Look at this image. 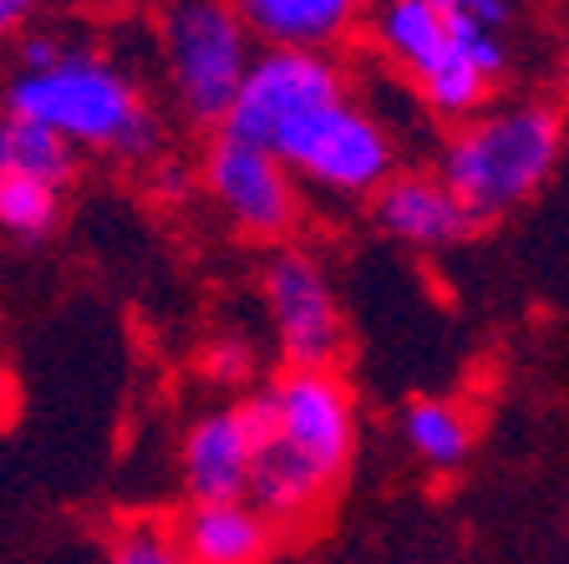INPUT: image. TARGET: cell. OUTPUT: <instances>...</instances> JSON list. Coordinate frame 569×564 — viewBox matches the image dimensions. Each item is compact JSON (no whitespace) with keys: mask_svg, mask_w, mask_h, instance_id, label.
I'll return each mask as SVG.
<instances>
[{"mask_svg":"<svg viewBox=\"0 0 569 564\" xmlns=\"http://www.w3.org/2000/svg\"><path fill=\"white\" fill-rule=\"evenodd\" d=\"M371 41L412 77L438 118H473L509 71L503 36L483 31L462 0H391L371 11Z\"/></svg>","mask_w":569,"mask_h":564,"instance_id":"3","label":"cell"},{"mask_svg":"<svg viewBox=\"0 0 569 564\" xmlns=\"http://www.w3.org/2000/svg\"><path fill=\"white\" fill-rule=\"evenodd\" d=\"M183 564H264L280 544L260 508L239 504H189L168 524Z\"/></svg>","mask_w":569,"mask_h":564,"instance_id":"11","label":"cell"},{"mask_svg":"<svg viewBox=\"0 0 569 564\" xmlns=\"http://www.w3.org/2000/svg\"><path fill=\"white\" fill-rule=\"evenodd\" d=\"M377 224L391 239L417 249H438L473 235V224L462 219L452 194L438 184V174H391L377 188Z\"/></svg>","mask_w":569,"mask_h":564,"instance_id":"12","label":"cell"},{"mask_svg":"<svg viewBox=\"0 0 569 564\" xmlns=\"http://www.w3.org/2000/svg\"><path fill=\"white\" fill-rule=\"evenodd\" d=\"M254 463L244 504L280 540L320 524L356 453V402L336 372H280L264 397H249Z\"/></svg>","mask_w":569,"mask_h":564,"instance_id":"1","label":"cell"},{"mask_svg":"<svg viewBox=\"0 0 569 564\" xmlns=\"http://www.w3.org/2000/svg\"><path fill=\"white\" fill-rule=\"evenodd\" d=\"M249 463H254L249 402L193 417L189 433H183V488H189V504H239L249 488Z\"/></svg>","mask_w":569,"mask_h":564,"instance_id":"10","label":"cell"},{"mask_svg":"<svg viewBox=\"0 0 569 564\" xmlns=\"http://www.w3.org/2000/svg\"><path fill=\"white\" fill-rule=\"evenodd\" d=\"M234 11L249 36L270 41V51H310V57H326V47L346 41L361 21L356 0H244Z\"/></svg>","mask_w":569,"mask_h":564,"instance_id":"13","label":"cell"},{"mask_svg":"<svg viewBox=\"0 0 569 564\" xmlns=\"http://www.w3.org/2000/svg\"><path fill=\"white\" fill-rule=\"evenodd\" d=\"M264 300L284 372H336L346 352V320L316 255L296 245L280 249L264 270Z\"/></svg>","mask_w":569,"mask_h":564,"instance_id":"8","label":"cell"},{"mask_svg":"<svg viewBox=\"0 0 569 564\" xmlns=\"http://www.w3.org/2000/svg\"><path fill=\"white\" fill-rule=\"evenodd\" d=\"M565 154V112L555 102H513L468 118L442 148L438 184L452 194L462 219L483 229L519 209L555 174Z\"/></svg>","mask_w":569,"mask_h":564,"instance_id":"4","label":"cell"},{"mask_svg":"<svg viewBox=\"0 0 569 564\" xmlns=\"http://www.w3.org/2000/svg\"><path fill=\"white\" fill-rule=\"evenodd\" d=\"M274 164L300 168L310 184L336 188V194H371L391 178V138L367 107L351 97L310 112L306 122L284 132L270 148Z\"/></svg>","mask_w":569,"mask_h":564,"instance_id":"7","label":"cell"},{"mask_svg":"<svg viewBox=\"0 0 569 564\" xmlns=\"http://www.w3.org/2000/svg\"><path fill=\"white\" fill-rule=\"evenodd\" d=\"M26 21H31V6H26V0H0V41L21 36Z\"/></svg>","mask_w":569,"mask_h":564,"instance_id":"19","label":"cell"},{"mask_svg":"<svg viewBox=\"0 0 569 564\" xmlns=\"http://www.w3.org/2000/svg\"><path fill=\"white\" fill-rule=\"evenodd\" d=\"M559 112L569 118V36H565V51H559Z\"/></svg>","mask_w":569,"mask_h":564,"instance_id":"20","label":"cell"},{"mask_svg":"<svg viewBox=\"0 0 569 564\" xmlns=\"http://www.w3.org/2000/svg\"><path fill=\"white\" fill-rule=\"evenodd\" d=\"M102 564H183V554H178L168 524H158V518H132V524H122V530L112 534Z\"/></svg>","mask_w":569,"mask_h":564,"instance_id":"17","label":"cell"},{"mask_svg":"<svg viewBox=\"0 0 569 564\" xmlns=\"http://www.w3.org/2000/svg\"><path fill=\"white\" fill-rule=\"evenodd\" d=\"M6 112L57 132L71 154L102 148L118 158H153L163 148V128L128 71L102 51L71 47L47 31L21 36Z\"/></svg>","mask_w":569,"mask_h":564,"instance_id":"2","label":"cell"},{"mask_svg":"<svg viewBox=\"0 0 569 564\" xmlns=\"http://www.w3.org/2000/svg\"><path fill=\"white\" fill-rule=\"evenodd\" d=\"M163 41V67L183 118L199 128H219L234 102L239 82L249 71V31L234 6H213V0H183L168 6L158 21Z\"/></svg>","mask_w":569,"mask_h":564,"instance_id":"5","label":"cell"},{"mask_svg":"<svg viewBox=\"0 0 569 564\" xmlns=\"http://www.w3.org/2000/svg\"><path fill=\"white\" fill-rule=\"evenodd\" d=\"M61 219V188L26 184V178H0V235L11 239H47Z\"/></svg>","mask_w":569,"mask_h":564,"instance_id":"16","label":"cell"},{"mask_svg":"<svg viewBox=\"0 0 569 564\" xmlns=\"http://www.w3.org/2000/svg\"><path fill=\"white\" fill-rule=\"evenodd\" d=\"M203 188L213 194V204L229 214L239 235L249 239H280L296 224V184L290 168L274 164L260 148L229 142L213 132L209 154H203Z\"/></svg>","mask_w":569,"mask_h":564,"instance_id":"9","label":"cell"},{"mask_svg":"<svg viewBox=\"0 0 569 564\" xmlns=\"http://www.w3.org/2000/svg\"><path fill=\"white\" fill-rule=\"evenodd\" d=\"M346 97V77L331 57H310V51H260L249 61L244 82H239L234 102H229L219 138L244 142L270 154L284 132L306 122L310 112L331 107Z\"/></svg>","mask_w":569,"mask_h":564,"instance_id":"6","label":"cell"},{"mask_svg":"<svg viewBox=\"0 0 569 564\" xmlns=\"http://www.w3.org/2000/svg\"><path fill=\"white\" fill-rule=\"evenodd\" d=\"M209 372L219 376V382H239V376L249 372L244 346H239V342H219V346L209 352Z\"/></svg>","mask_w":569,"mask_h":564,"instance_id":"18","label":"cell"},{"mask_svg":"<svg viewBox=\"0 0 569 564\" xmlns=\"http://www.w3.org/2000/svg\"><path fill=\"white\" fill-rule=\"evenodd\" d=\"M402 437L417 458L432 463V468H458L473 453V423L452 402H438V397H417L402 412Z\"/></svg>","mask_w":569,"mask_h":564,"instance_id":"15","label":"cell"},{"mask_svg":"<svg viewBox=\"0 0 569 564\" xmlns=\"http://www.w3.org/2000/svg\"><path fill=\"white\" fill-rule=\"evenodd\" d=\"M0 178H26V184L67 188L71 178H77V154H71L57 132L0 112Z\"/></svg>","mask_w":569,"mask_h":564,"instance_id":"14","label":"cell"}]
</instances>
